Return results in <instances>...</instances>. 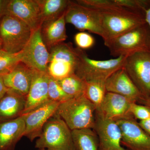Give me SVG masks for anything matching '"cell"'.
Wrapping results in <instances>:
<instances>
[{
    "label": "cell",
    "mask_w": 150,
    "mask_h": 150,
    "mask_svg": "<svg viewBox=\"0 0 150 150\" xmlns=\"http://www.w3.org/2000/svg\"><path fill=\"white\" fill-rule=\"evenodd\" d=\"M96 107L84 95L73 98L59 105L56 114L71 131L93 129Z\"/></svg>",
    "instance_id": "obj_1"
},
{
    "label": "cell",
    "mask_w": 150,
    "mask_h": 150,
    "mask_svg": "<svg viewBox=\"0 0 150 150\" xmlns=\"http://www.w3.org/2000/svg\"><path fill=\"white\" fill-rule=\"evenodd\" d=\"M100 12L103 30L102 38L104 45L131 30L146 23L145 15L126 9L118 8Z\"/></svg>",
    "instance_id": "obj_2"
},
{
    "label": "cell",
    "mask_w": 150,
    "mask_h": 150,
    "mask_svg": "<svg viewBox=\"0 0 150 150\" xmlns=\"http://www.w3.org/2000/svg\"><path fill=\"white\" fill-rule=\"evenodd\" d=\"M114 57L129 56L150 52V28L146 23L131 30L105 44Z\"/></svg>",
    "instance_id": "obj_3"
},
{
    "label": "cell",
    "mask_w": 150,
    "mask_h": 150,
    "mask_svg": "<svg viewBox=\"0 0 150 150\" xmlns=\"http://www.w3.org/2000/svg\"><path fill=\"white\" fill-rule=\"evenodd\" d=\"M35 148L51 150H76L72 131L64 121L55 114L45 123Z\"/></svg>",
    "instance_id": "obj_4"
},
{
    "label": "cell",
    "mask_w": 150,
    "mask_h": 150,
    "mask_svg": "<svg viewBox=\"0 0 150 150\" xmlns=\"http://www.w3.org/2000/svg\"><path fill=\"white\" fill-rule=\"evenodd\" d=\"M33 31L20 20L6 15L0 21L1 48L11 54L21 52L27 45Z\"/></svg>",
    "instance_id": "obj_5"
},
{
    "label": "cell",
    "mask_w": 150,
    "mask_h": 150,
    "mask_svg": "<svg viewBox=\"0 0 150 150\" xmlns=\"http://www.w3.org/2000/svg\"><path fill=\"white\" fill-rule=\"evenodd\" d=\"M47 73L59 80L75 74L80 58V49L71 43H62L51 48Z\"/></svg>",
    "instance_id": "obj_6"
},
{
    "label": "cell",
    "mask_w": 150,
    "mask_h": 150,
    "mask_svg": "<svg viewBox=\"0 0 150 150\" xmlns=\"http://www.w3.org/2000/svg\"><path fill=\"white\" fill-rule=\"evenodd\" d=\"M126 57L121 56L103 61L94 60L80 49L79 60L75 74L85 81H106L113 73L123 68Z\"/></svg>",
    "instance_id": "obj_7"
},
{
    "label": "cell",
    "mask_w": 150,
    "mask_h": 150,
    "mask_svg": "<svg viewBox=\"0 0 150 150\" xmlns=\"http://www.w3.org/2000/svg\"><path fill=\"white\" fill-rule=\"evenodd\" d=\"M66 23L74 25L80 31L88 30L102 38L103 30L101 12L70 1L65 12Z\"/></svg>",
    "instance_id": "obj_8"
},
{
    "label": "cell",
    "mask_w": 150,
    "mask_h": 150,
    "mask_svg": "<svg viewBox=\"0 0 150 150\" xmlns=\"http://www.w3.org/2000/svg\"><path fill=\"white\" fill-rule=\"evenodd\" d=\"M123 68L142 95L150 97V52L127 56Z\"/></svg>",
    "instance_id": "obj_9"
},
{
    "label": "cell",
    "mask_w": 150,
    "mask_h": 150,
    "mask_svg": "<svg viewBox=\"0 0 150 150\" xmlns=\"http://www.w3.org/2000/svg\"><path fill=\"white\" fill-rule=\"evenodd\" d=\"M93 130L98 138L99 150H128L121 145L122 132L116 121L96 110Z\"/></svg>",
    "instance_id": "obj_10"
},
{
    "label": "cell",
    "mask_w": 150,
    "mask_h": 150,
    "mask_svg": "<svg viewBox=\"0 0 150 150\" xmlns=\"http://www.w3.org/2000/svg\"><path fill=\"white\" fill-rule=\"evenodd\" d=\"M49 57L50 53L42 39L40 27L33 31L29 42L22 51L21 62L31 69L47 73Z\"/></svg>",
    "instance_id": "obj_11"
},
{
    "label": "cell",
    "mask_w": 150,
    "mask_h": 150,
    "mask_svg": "<svg viewBox=\"0 0 150 150\" xmlns=\"http://www.w3.org/2000/svg\"><path fill=\"white\" fill-rule=\"evenodd\" d=\"M122 132V146L128 150H150V136L130 115L115 121Z\"/></svg>",
    "instance_id": "obj_12"
},
{
    "label": "cell",
    "mask_w": 150,
    "mask_h": 150,
    "mask_svg": "<svg viewBox=\"0 0 150 150\" xmlns=\"http://www.w3.org/2000/svg\"><path fill=\"white\" fill-rule=\"evenodd\" d=\"M60 104L49 101L41 107L22 115L25 123L24 137L31 142L40 137L45 123L56 114Z\"/></svg>",
    "instance_id": "obj_13"
},
{
    "label": "cell",
    "mask_w": 150,
    "mask_h": 150,
    "mask_svg": "<svg viewBox=\"0 0 150 150\" xmlns=\"http://www.w3.org/2000/svg\"><path fill=\"white\" fill-rule=\"evenodd\" d=\"M6 15L23 21L32 31L38 29L42 25L40 6L37 0H9Z\"/></svg>",
    "instance_id": "obj_14"
},
{
    "label": "cell",
    "mask_w": 150,
    "mask_h": 150,
    "mask_svg": "<svg viewBox=\"0 0 150 150\" xmlns=\"http://www.w3.org/2000/svg\"><path fill=\"white\" fill-rule=\"evenodd\" d=\"M49 77L47 73L34 70L22 115L35 110L50 101L48 97Z\"/></svg>",
    "instance_id": "obj_15"
},
{
    "label": "cell",
    "mask_w": 150,
    "mask_h": 150,
    "mask_svg": "<svg viewBox=\"0 0 150 150\" xmlns=\"http://www.w3.org/2000/svg\"><path fill=\"white\" fill-rule=\"evenodd\" d=\"M105 87L107 92L121 95L137 103L144 97L123 68L116 71L106 80Z\"/></svg>",
    "instance_id": "obj_16"
},
{
    "label": "cell",
    "mask_w": 150,
    "mask_h": 150,
    "mask_svg": "<svg viewBox=\"0 0 150 150\" xmlns=\"http://www.w3.org/2000/svg\"><path fill=\"white\" fill-rule=\"evenodd\" d=\"M134 102L121 95L106 92L102 103L96 110L105 117L115 121L132 115L130 108L131 104Z\"/></svg>",
    "instance_id": "obj_17"
},
{
    "label": "cell",
    "mask_w": 150,
    "mask_h": 150,
    "mask_svg": "<svg viewBox=\"0 0 150 150\" xmlns=\"http://www.w3.org/2000/svg\"><path fill=\"white\" fill-rule=\"evenodd\" d=\"M34 72V70L21 62L11 71L3 75L4 83L8 88L26 97Z\"/></svg>",
    "instance_id": "obj_18"
},
{
    "label": "cell",
    "mask_w": 150,
    "mask_h": 150,
    "mask_svg": "<svg viewBox=\"0 0 150 150\" xmlns=\"http://www.w3.org/2000/svg\"><path fill=\"white\" fill-rule=\"evenodd\" d=\"M25 123L22 115L0 122V150H14L18 142L24 137Z\"/></svg>",
    "instance_id": "obj_19"
},
{
    "label": "cell",
    "mask_w": 150,
    "mask_h": 150,
    "mask_svg": "<svg viewBox=\"0 0 150 150\" xmlns=\"http://www.w3.org/2000/svg\"><path fill=\"white\" fill-rule=\"evenodd\" d=\"M26 97L8 89L0 100V122L13 120L23 113Z\"/></svg>",
    "instance_id": "obj_20"
},
{
    "label": "cell",
    "mask_w": 150,
    "mask_h": 150,
    "mask_svg": "<svg viewBox=\"0 0 150 150\" xmlns=\"http://www.w3.org/2000/svg\"><path fill=\"white\" fill-rule=\"evenodd\" d=\"M65 15V13L59 18L41 25V37L48 51L67 40Z\"/></svg>",
    "instance_id": "obj_21"
},
{
    "label": "cell",
    "mask_w": 150,
    "mask_h": 150,
    "mask_svg": "<svg viewBox=\"0 0 150 150\" xmlns=\"http://www.w3.org/2000/svg\"><path fill=\"white\" fill-rule=\"evenodd\" d=\"M40 6L42 24L62 16L66 12L70 1L37 0Z\"/></svg>",
    "instance_id": "obj_22"
},
{
    "label": "cell",
    "mask_w": 150,
    "mask_h": 150,
    "mask_svg": "<svg viewBox=\"0 0 150 150\" xmlns=\"http://www.w3.org/2000/svg\"><path fill=\"white\" fill-rule=\"evenodd\" d=\"M72 135L76 150H99L98 138L93 129L74 130Z\"/></svg>",
    "instance_id": "obj_23"
},
{
    "label": "cell",
    "mask_w": 150,
    "mask_h": 150,
    "mask_svg": "<svg viewBox=\"0 0 150 150\" xmlns=\"http://www.w3.org/2000/svg\"><path fill=\"white\" fill-rule=\"evenodd\" d=\"M58 81L64 91L72 98L84 95L86 82L76 74Z\"/></svg>",
    "instance_id": "obj_24"
},
{
    "label": "cell",
    "mask_w": 150,
    "mask_h": 150,
    "mask_svg": "<svg viewBox=\"0 0 150 150\" xmlns=\"http://www.w3.org/2000/svg\"><path fill=\"white\" fill-rule=\"evenodd\" d=\"M105 81L99 80L86 81L85 96L95 105L96 108L101 104L107 92Z\"/></svg>",
    "instance_id": "obj_25"
},
{
    "label": "cell",
    "mask_w": 150,
    "mask_h": 150,
    "mask_svg": "<svg viewBox=\"0 0 150 150\" xmlns=\"http://www.w3.org/2000/svg\"><path fill=\"white\" fill-rule=\"evenodd\" d=\"M22 51L17 54H11L0 49V75L10 72L21 62Z\"/></svg>",
    "instance_id": "obj_26"
},
{
    "label": "cell",
    "mask_w": 150,
    "mask_h": 150,
    "mask_svg": "<svg viewBox=\"0 0 150 150\" xmlns=\"http://www.w3.org/2000/svg\"><path fill=\"white\" fill-rule=\"evenodd\" d=\"M49 101L61 103L72 98L64 91L57 80L49 77L48 85Z\"/></svg>",
    "instance_id": "obj_27"
},
{
    "label": "cell",
    "mask_w": 150,
    "mask_h": 150,
    "mask_svg": "<svg viewBox=\"0 0 150 150\" xmlns=\"http://www.w3.org/2000/svg\"><path fill=\"white\" fill-rule=\"evenodd\" d=\"M130 112L137 120L144 121L150 118V107L146 105L133 103L130 107Z\"/></svg>",
    "instance_id": "obj_28"
},
{
    "label": "cell",
    "mask_w": 150,
    "mask_h": 150,
    "mask_svg": "<svg viewBox=\"0 0 150 150\" xmlns=\"http://www.w3.org/2000/svg\"><path fill=\"white\" fill-rule=\"evenodd\" d=\"M74 39L78 48L81 50L91 48L95 43L94 38L89 33L83 31L77 33Z\"/></svg>",
    "instance_id": "obj_29"
},
{
    "label": "cell",
    "mask_w": 150,
    "mask_h": 150,
    "mask_svg": "<svg viewBox=\"0 0 150 150\" xmlns=\"http://www.w3.org/2000/svg\"><path fill=\"white\" fill-rule=\"evenodd\" d=\"M9 1V0H0V21L6 15Z\"/></svg>",
    "instance_id": "obj_30"
},
{
    "label": "cell",
    "mask_w": 150,
    "mask_h": 150,
    "mask_svg": "<svg viewBox=\"0 0 150 150\" xmlns=\"http://www.w3.org/2000/svg\"><path fill=\"white\" fill-rule=\"evenodd\" d=\"M138 123L141 128L150 136V118L144 121H140Z\"/></svg>",
    "instance_id": "obj_31"
},
{
    "label": "cell",
    "mask_w": 150,
    "mask_h": 150,
    "mask_svg": "<svg viewBox=\"0 0 150 150\" xmlns=\"http://www.w3.org/2000/svg\"><path fill=\"white\" fill-rule=\"evenodd\" d=\"M3 76V75H0V100L1 99L8 90L4 83Z\"/></svg>",
    "instance_id": "obj_32"
},
{
    "label": "cell",
    "mask_w": 150,
    "mask_h": 150,
    "mask_svg": "<svg viewBox=\"0 0 150 150\" xmlns=\"http://www.w3.org/2000/svg\"><path fill=\"white\" fill-rule=\"evenodd\" d=\"M139 103L150 107V97H144Z\"/></svg>",
    "instance_id": "obj_33"
},
{
    "label": "cell",
    "mask_w": 150,
    "mask_h": 150,
    "mask_svg": "<svg viewBox=\"0 0 150 150\" xmlns=\"http://www.w3.org/2000/svg\"><path fill=\"white\" fill-rule=\"evenodd\" d=\"M145 20L150 28V7L145 14Z\"/></svg>",
    "instance_id": "obj_34"
},
{
    "label": "cell",
    "mask_w": 150,
    "mask_h": 150,
    "mask_svg": "<svg viewBox=\"0 0 150 150\" xmlns=\"http://www.w3.org/2000/svg\"><path fill=\"white\" fill-rule=\"evenodd\" d=\"M1 48V38H0V49Z\"/></svg>",
    "instance_id": "obj_35"
},
{
    "label": "cell",
    "mask_w": 150,
    "mask_h": 150,
    "mask_svg": "<svg viewBox=\"0 0 150 150\" xmlns=\"http://www.w3.org/2000/svg\"><path fill=\"white\" fill-rule=\"evenodd\" d=\"M38 150H49V149H38Z\"/></svg>",
    "instance_id": "obj_36"
}]
</instances>
